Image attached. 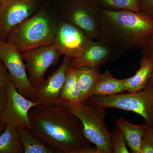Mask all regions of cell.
Segmentation results:
<instances>
[{
	"label": "cell",
	"mask_w": 153,
	"mask_h": 153,
	"mask_svg": "<svg viewBox=\"0 0 153 153\" xmlns=\"http://www.w3.org/2000/svg\"><path fill=\"white\" fill-rule=\"evenodd\" d=\"M17 130L22 140L25 153H58L39 141L27 129L17 128Z\"/></svg>",
	"instance_id": "obj_20"
},
{
	"label": "cell",
	"mask_w": 153,
	"mask_h": 153,
	"mask_svg": "<svg viewBox=\"0 0 153 153\" xmlns=\"http://www.w3.org/2000/svg\"><path fill=\"white\" fill-rule=\"evenodd\" d=\"M6 100L7 93L5 87H0V117L4 109Z\"/></svg>",
	"instance_id": "obj_27"
},
{
	"label": "cell",
	"mask_w": 153,
	"mask_h": 153,
	"mask_svg": "<svg viewBox=\"0 0 153 153\" xmlns=\"http://www.w3.org/2000/svg\"><path fill=\"white\" fill-rule=\"evenodd\" d=\"M22 55L30 82L36 88L45 79L49 67L57 64L61 55L53 45H50L22 52Z\"/></svg>",
	"instance_id": "obj_10"
},
{
	"label": "cell",
	"mask_w": 153,
	"mask_h": 153,
	"mask_svg": "<svg viewBox=\"0 0 153 153\" xmlns=\"http://www.w3.org/2000/svg\"><path fill=\"white\" fill-rule=\"evenodd\" d=\"M33 137L58 153H96L76 115L59 104H38L29 111Z\"/></svg>",
	"instance_id": "obj_1"
},
{
	"label": "cell",
	"mask_w": 153,
	"mask_h": 153,
	"mask_svg": "<svg viewBox=\"0 0 153 153\" xmlns=\"http://www.w3.org/2000/svg\"><path fill=\"white\" fill-rule=\"evenodd\" d=\"M153 71V63L150 59L143 56L140 66L135 74L125 81V91L134 92L146 87Z\"/></svg>",
	"instance_id": "obj_15"
},
{
	"label": "cell",
	"mask_w": 153,
	"mask_h": 153,
	"mask_svg": "<svg viewBox=\"0 0 153 153\" xmlns=\"http://www.w3.org/2000/svg\"><path fill=\"white\" fill-rule=\"evenodd\" d=\"M2 3L0 2V6L1 5V4Z\"/></svg>",
	"instance_id": "obj_33"
},
{
	"label": "cell",
	"mask_w": 153,
	"mask_h": 153,
	"mask_svg": "<svg viewBox=\"0 0 153 153\" xmlns=\"http://www.w3.org/2000/svg\"><path fill=\"white\" fill-rule=\"evenodd\" d=\"M100 9L140 12L142 0H94Z\"/></svg>",
	"instance_id": "obj_21"
},
{
	"label": "cell",
	"mask_w": 153,
	"mask_h": 153,
	"mask_svg": "<svg viewBox=\"0 0 153 153\" xmlns=\"http://www.w3.org/2000/svg\"><path fill=\"white\" fill-rule=\"evenodd\" d=\"M142 55L148 57L153 63V40H151L147 44L142 48ZM148 82L153 83V71Z\"/></svg>",
	"instance_id": "obj_24"
},
{
	"label": "cell",
	"mask_w": 153,
	"mask_h": 153,
	"mask_svg": "<svg viewBox=\"0 0 153 153\" xmlns=\"http://www.w3.org/2000/svg\"><path fill=\"white\" fill-rule=\"evenodd\" d=\"M115 125L122 133L127 146L131 152L140 153L145 124H132L123 118L120 117L116 121Z\"/></svg>",
	"instance_id": "obj_14"
},
{
	"label": "cell",
	"mask_w": 153,
	"mask_h": 153,
	"mask_svg": "<svg viewBox=\"0 0 153 153\" xmlns=\"http://www.w3.org/2000/svg\"><path fill=\"white\" fill-rule=\"evenodd\" d=\"M58 13L60 19L76 26L88 39L99 38L100 9L94 0H68L60 7Z\"/></svg>",
	"instance_id": "obj_6"
},
{
	"label": "cell",
	"mask_w": 153,
	"mask_h": 153,
	"mask_svg": "<svg viewBox=\"0 0 153 153\" xmlns=\"http://www.w3.org/2000/svg\"><path fill=\"white\" fill-rule=\"evenodd\" d=\"M100 69L89 68H77V79L80 93V102L90 97L99 77Z\"/></svg>",
	"instance_id": "obj_17"
},
{
	"label": "cell",
	"mask_w": 153,
	"mask_h": 153,
	"mask_svg": "<svg viewBox=\"0 0 153 153\" xmlns=\"http://www.w3.org/2000/svg\"><path fill=\"white\" fill-rule=\"evenodd\" d=\"M61 99L72 102H80V91L77 79V68L69 66L66 68Z\"/></svg>",
	"instance_id": "obj_19"
},
{
	"label": "cell",
	"mask_w": 153,
	"mask_h": 153,
	"mask_svg": "<svg viewBox=\"0 0 153 153\" xmlns=\"http://www.w3.org/2000/svg\"><path fill=\"white\" fill-rule=\"evenodd\" d=\"M125 79L114 78L108 70L104 73H100L90 97L107 96L122 93L125 91Z\"/></svg>",
	"instance_id": "obj_16"
},
{
	"label": "cell",
	"mask_w": 153,
	"mask_h": 153,
	"mask_svg": "<svg viewBox=\"0 0 153 153\" xmlns=\"http://www.w3.org/2000/svg\"><path fill=\"white\" fill-rule=\"evenodd\" d=\"M7 0H0V2L3 3L5 1Z\"/></svg>",
	"instance_id": "obj_31"
},
{
	"label": "cell",
	"mask_w": 153,
	"mask_h": 153,
	"mask_svg": "<svg viewBox=\"0 0 153 153\" xmlns=\"http://www.w3.org/2000/svg\"><path fill=\"white\" fill-rule=\"evenodd\" d=\"M111 133L113 153H130L120 129L116 126L115 128L111 132Z\"/></svg>",
	"instance_id": "obj_22"
},
{
	"label": "cell",
	"mask_w": 153,
	"mask_h": 153,
	"mask_svg": "<svg viewBox=\"0 0 153 153\" xmlns=\"http://www.w3.org/2000/svg\"><path fill=\"white\" fill-rule=\"evenodd\" d=\"M121 54L101 40H90L81 54L71 59L69 66L76 68L100 69L107 63L116 60Z\"/></svg>",
	"instance_id": "obj_12"
},
{
	"label": "cell",
	"mask_w": 153,
	"mask_h": 153,
	"mask_svg": "<svg viewBox=\"0 0 153 153\" xmlns=\"http://www.w3.org/2000/svg\"><path fill=\"white\" fill-rule=\"evenodd\" d=\"M151 40H153V36H152V39H151Z\"/></svg>",
	"instance_id": "obj_32"
},
{
	"label": "cell",
	"mask_w": 153,
	"mask_h": 153,
	"mask_svg": "<svg viewBox=\"0 0 153 153\" xmlns=\"http://www.w3.org/2000/svg\"><path fill=\"white\" fill-rule=\"evenodd\" d=\"M0 153H25L22 140L15 127L7 125L0 135Z\"/></svg>",
	"instance_id": "obj_18"
},
{
	"label": "cell",
	"mask_w": 153,
	"mask_h": 153,
	"mask_svg": "<svg viewBox=\"0 0 153 153\" xmlns=\"http://www.w3.org/2000/svg\"><path fill=\"white\" fill-rule=\"evenodd\" d=\"M144 137L149 140L153 144V127L145 124Z\"/></svg>",
	"instance_id": "obj_28"
},
{
	"label": "cell",
	"mask_w": 153,
	"mask_h": 153,
	"mask_svg": "<svg viewBox=\"0 0 153 153\" xmlns=\"http://www.w3.org/2000/svg\"></svg>",
	"instance_id": "obj_35"
},
{
	"label": "cell",
	"mask_w": 153,
	"mask_h": 153,
	"mask_svg": "<svg viewBox=\"0 0 153 153\" xmlns=\"http://www.w3.org/2000/svg\"><path fill=\"white\" fill-rule=\"evenodd\" d=\"M68 0H55V1L58 3V5L60 6V7H61L63 4H64Z\"/></svg>",
	"instance_id": "obj_30"
},
{
	"label": "cell",
	"mask_w": 153,
	"mask_h": 153,
	"mask_svg": "<svg viewBox=\"0 0 153 153\" xmlns=\"http://www.w3.org/2000/svg\"><path fill=\"white\" fill-rule=\"evenodd\" d=\"M58 10L49 4L11 30L7 41L24 52L53 44L58 23Z\"/></svg>",
	"instance_id": "obj_3"
},
{
	"label": "cell",
	"mask_w": 153,
	"mask_h": 153,
	"mask_svg": "<svg viewBox=\"0 0 153 153\" xmlns=\"http://www.w3.org/2000/svg\"><path fill=\"white\" fill-rule=\"evenodd\" d=\"M99 39L122 54L144 47L153 35V17L141 12L100 9Z\"/></svg>",
	"instance_id": "obj_2"
},
{
	"label": "cell",
	"mask_w": 153,
	"mask_h": 153,
	"mask_svg": "<svg viewBox=\"0 0 153 153\" xmlns=\"http://www.w3.org/2000/svg\"><path fill=\"white\" fill-rule=\"evenodd\" d=\"M140 153H153V144L146 138L143 140Z\"/></svg>",
	"instance_id": "obj_26"
},
{
	"label": "cell",
	"mask_w": 153,
	"mask_h": 153,
	"mask_svg": "<svg viewBox=\"0 0 153 153\" xmlns=\"http://www.w3.org/2000/svg\"><path fill=\"white\" fill-rule=\"evenodd\" d=\"M84 103L104 108L132 111L144 119L149 126L153 125V84L148 82L142 90L107 96L91 97Z\"/></svg>",
	"instance_id": "obj_5"
},
{
	"label": "cell",
	"mask_w": 153,
	"mask_h": 153,
	"mask_svg": "<svg viewBox=\"0 0 153 153\" xmlns=\"http://www.w3.org/2000/svg\"><path fill=\"white\" fill-rule=\"evenodd\" d=\"M89 41L79 28L60 19L52 45L60 55L72 59L81 54Z\"/></svg>",
	"instance_id": "obj_11"
},
{
	"label": "cell",
	"mask_w": 153,
	"mask_h": 153,
	"mask_svg": "<svg viewBox=\"0 0 153 153\" xmlns=\"http://www.w3.org/2000/svg\"><path fill=\"white\" fill-rule=\"evenodd\" d=\"M0 59L4 64L20 94L28 99L33 97L35 88L27 74L22 52L7 41L0 40Z\"/></svg>",
	"instance_id": "obj_7"
},
{
	"label": "cell",
	"mask_w": 153,
	"mask_h": 153,
	"mask_svg": "<svg viewBox=\"0 0 153 153\" xmlns=\"http://www.w3.org/2000/svg\"><path fill=\"white\" fill-rule=\"evenodd\" d=\"M71 59L65 57L56 71L49 75L35 89L31 101L38 104H55L61 99L65 80L66 68Z\"/></svg>",
	"instance_id": "obj_13"
},
{
	"label": "cell",
	"mask_w": 153,
	"mask_h": 153,
	"mask_svg": "<svg viewBox=\"0 0 153 153\" xmlns=\"http://www.w3.org/2000/svg\"><path fill=\"white\" fill-rule=\"evenodd\" d=\"M140 12L153 17V0H142Z\"/></svg>",
	"instance_id": "obj_25"
},
{
	"label": "cell",
	"mask_w": 153,
	"mask_h": 153,
	"mask_svg": "<svg viewBox=\"0 0 153 153\" xmlns=\"http://www.w3.org/2000/svg\"><path fill=\"white\" fill-rule=\"evenodd\" d=\"M10 79V76L7 69L0 59V87H5Z\"/></svg>",
	"instance_id": "obj_23"
},
{
	"label": "cell",
	"mask_w": 153,
	"mask_h": 153,
	"mask_svg": "<svg viewBox=\"0 0 153 153\" xmlns=\"http://www.w3.org/2000/svg\"><path fill=\"white\" fill-rule=\"evenodd\" d=\"M7 124L0 118V135L5 130Z\"/></svg>",
	"instance_id": "obj_29"
},
{
	"label": "cell",
	"mask_w": 153,
	"mask_h": 153,
	"mask_svg": "<svg viewBox=\"0 0 153 153\" xmlns=\"http://www.w3.org/2000/svg\"><path fill=\"white\" fill-rule=\"evenodd\" d=\"M7 100L4 109L0 117L7 125L16 128L32 129V124L29 117L30 110L38 104L33 102L19 93L12 80L5 86Z\"/></svg>",
	"instance_id": "obj_8"
},
{
	"label": "cell",
	"mask_w": 153,
	"mask_h": 153,
	"mask_svg": "<svg viewBox=\"0 0 153 153\" xmlns=\"http://www.w3.org/2000/svg\"><path fill=\"white\" fill-rule=\"evenodd\" d=\"M41 0H7L0 6V40L7 41L11 30L32 16L41 7Z\"/></svg>",
	"instance_id": "obj_9"
},
{
	"label": "cell",
	"mask_w": 153,
	"mask_h": 153,
	"mask_svg": "<svg viewBox=\"0 0 153 153\" xmlns=\"http://www.w3.org/2000/svg\"><path fill=\"white\" fill-rule=\"evenodd\" d=\"M152 127H153V126H152Z\"/></svg>",
	"instance_id": "obj_34"
},
{
	"label": "cell",
	"mask_w": 153,
	"mask_h": 153,
	"mask_svg": "<svg viewBox=\"0 0 153 153\" xmlns=\"http://www.w3.org/2000/svg\"><path fill=\"white\" fill-rule=\"evenodd\" d=\"M55 104L64 107L79 119L85 137L95 146L96 153H113L111 133L105 123L106 108L61 99Z\"/></svg>",
	"instance_id": "obj_4"
}]
</instances>
